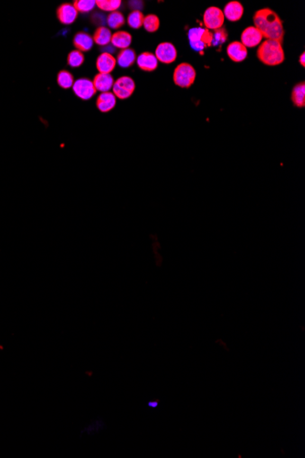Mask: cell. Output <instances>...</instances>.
<instances>
[{
	"label": "cell",
	"mask_w": 305,
	"mask_h": 458,
	"mask_svg": "<svg viewBox=\"0 0 305 458\" xmlns=\"http://www.w3.org/2000/svg\"><path fill=\"white\" fill-rule=\"evenodd\" d=\"M133 42L132 35L127 31L119 30L111 35V44L117 49H128Z\"/></svg>",
	"instance_id": "18"
},
{
	"label": "cell",
	"mask_w": 305,
	"mask_h": 458,
	"mask_svg": "<svg viewBox=\"0 0 305 458\" xmlns=\"http://www.w3.org/2000/svg\"><path fill=\"white\" fill-rule=\"evenodd\" d=\"M73 6L77 10L78 13H88L95 8L96 3L95 0H75L73 2Z\"/></svg>",
	"instance_id": "28"
},
{
	"label": "cell",
	"mask_w": 305,
	"mask_h": 458,
	"mask_svg": "<svg viewBox=\"0 0 305 458\" xmlns=\"http://www.w3.org/2000/svg\"><path fill=\"white\" fill-rule=\"evenodd\" d=\"M143 27L145 28L147 32L154 33L156 32L160 28L159 18L156 15L149 14L145 17Z\"/></svg>",
	"instance_id": "26"
},
{
	"label": "cell",
	"mask_w": 305,
	"mask_h": 458,
	"mask_svg": "<svg viewBox=\"0 0 305 458\" xmlns=\"http://www.w3.org/2000/svg\"><path fill=\"white\" fill-rule=\"evenodd\" d=\"M111 32L110 29L106 28L105 26H100L98 27L96 30L94 31V34L92 37L93 42L99 45V46H107L111 43Z\"/></svg>",
	"instance_id": "20"
},
{
	"label": "cell",
	"mask_w": 305,
	"mask_h": 458,
	"mask_svg": "<svg viewBox=\"0 0 305 458\" xmlns=\"http://www.w3.org/2000/svg\"><path fill=\"white\" fill-rule=\"evenodd\" d=\"M67 63H68L69 66H71L72 68H79L84 63V55L82 51L77 50V49L72 50L69 53Z\"/></svg>",
	"instance_id": "27"
},
{
	"label": "cell",
	"mask_w": 305,
	"mask_h": 458,
	"mask_svg": "<svg viewBox=\"0 0 305 458\" xmlns=\"http://www.w3.org/2000/svg\"><path fill=\"white\" fill-rule=\"evenodd\" d=\"M145 16L139 10H133L127 17V23L132 29H138L143 27Z\"/></svg>",
	"instance_id": "24"
},
{
	"label": "cell",
	"mask_w": 305,
	"mask_h": 458,
	"mask_svg": "<svg viewBox=\"0 0 305 458\" xmlns=\"http://www.w3.org/2000/svg\"><path fill=\"white\" fill-rule=\"evenodd\" d=\"M241 43L246 47V48H255L258 45L262 43L263 36L260 32V30L255 28L254 26L248 27L243 30L241 36Z\"/></svg>",
	"instance_id": "9"
},
{
	"label": "cell",
	"mask_w": 305,
	"mask_h": 458,
	"mask_svg": "<svg viewBox=\"0 0 305 458\" xmlns=\"http://www.w3.org/2000/svg\"><path fill=\"white\" fill-rule=\"evenodd\" d=\"M189 44L191 48L201 52L204 49L212 46L213 32L203 28H193L189 30L188 33Z\"/></svg>",
	"instance_id": "3"
},
{
	"label": "cell",
	"mask_w": 305,
	"mask_h": 458,
	"mask_svg": "<svg viewBox=\"0 0 305 458\" xmlns=\"http://www.w3.org/2000/svg\"><path fill=\"white\" fill-rule=\"evenodd\" d=\"M222 11L225 19L231 22H236L241 20L244 14V8L242 4L238 1H230L225 6Z\"/></svg>",
	"instance_id": "12"
},
{
	"label": "cell",
	"mask_w": 305,
	"mask_h": 458,
	"mask_svg": "<svg viewBox=\"0 0 305 458\" xmlns=\"http://www.w3.org/2000/svg\"><path fill=\"white\" fill-rule=\"evenodd\" d=\"M57 83H58V86L63 89H70V88H73L74 77L69 71L63 70L57 75Z\"/></svg>",
	"instance_id": "23"
},
{
	"label": "cell",
	"mask_w": 305,
	"mask_h": 458,
	"mask_svg": "<svg viewBox=\"0 0 305 458\" xmlns=\"http://www.w3.org/2000/svg\"><path fill=\"white\" fill-rule=\"evenodd\" d=\"M73 90L78 97L84 101L92 99L97 92L92 81L87 78L78 79L73 83Z\"/></svg>",
	"instance_id": "7"
},
{
	"label": "cell",
	"mask_w": 305,
	"mask_h": 458,
	"mask_svg": "<svg viewBox=\"0 0 305 458\" xmlns=\"http://www.w3.org/2000/svg\"><path fill=\"white\" fill-rule=\"evenodd\" d=\"M73 43L77 50H80L82 52H86L92 49L94 42H93V39L91 35L88 34L86 32H83V31H79L74 36Z\"/></svg>",
	"instance_id": "16"
},
{
	"label": "cell",
	"mask_w": 305,
	"mask_h": 458,
	"mask_svg": "<svg viewBox=\"0 0 305 458\" xmlns=\"http://www.w3.org/2000/svg\"><path fill=\"white\" fill-rule=\"evenodd\" d=\"M227 39H228V31L226 30V29L221 28V29L214 30L212 46H218V45L225 43Z\"/></svg>",
	"instance_id": "29"
},
{
	"label": "cell",
	"mask_w": 305,
	"mask_h": 458,
	"mask_svg": "<svg viewBox=\"0 0 305 458\" xmlns=\"http://www.w3.org/2000/svg\"><path fill=\"white\" fill-rule=\"evenodd\" d=\"M136 90V83L129 76H121L117 79L112 86V93L120 100L131 97Z\"/></svg>",
	"instance_id": "5"
},
{
	"label": "cell",
	"mask_w": 305,
	"mask_h": 458,
	"mask_svg": "<svg viewBox=\"0 0 305 458\" xmlns=\"http://www.w3.org/2000/svg\"><path fill=\"white\" fill-rule=\"evenodd\" d=\"M116 59L110 52H102L98 56L96 61V68L99 73L111 74L116 66Z\"/></svg>",
	"instance_id": "11"
},
{
	"label": "cell",
	"mask_w": 305,
	"mask_h": 458,
	"mask_svg": "<svg viewBox=\"0 0 305 458\" xmlns=\"http://www.w3.org/2000/svg\"><path fill=\"white\" fill-rule=\"evenodd\" d=\"M57 18L62 24H73L77 20L78 11L73 4L63 3L57 9Z\"/></svg>",
	"instance_id": "10"
},
{
	"label": "cell",
	"mask_w": 305,
	"mask_h": 458,
	"mask_svg": "<svg viewBox=\"0 0 305 458\" xmlns=\"http://www.w3.org/2000/svg\"><path fill=\"white\" fill-rule=\"evenodd\" d=\"M254 27L260 30L263 38L275 39L282 43L285 31L283 23L276 12L271 9L258 10L253 17Z\"/></svg>",
	"instance_id": "1"
},
{
	"label": "cell",
	"mask_w": 305,
	"mask_h": 458,
	"mask_svg": "<svg viewBox=\"0 0 305 458\" xmlns=\"http://www.w3.org/2000/svg\"><path fill=\"white\" fill-rule=\"evenodd\" d=\"M92 83L97 92L99 91L101 93H106L110 92V90L112 89L114 80L111 74L98 73L97 75L94 76Z\"/></svg>",
	"instance_id": "15"
},
{
	"label": "cell",
	"mask_w": 305,
	"mask_h": 458,
	"mask_svg": "<svg viewBox=\"0 0 305 458\" xmlns=\"http://www.w3.org/2000/svg\"><path fill=\"white\" fill-rule=\"evenodd\" d=\"M291 101L296 107L303 108L305 106V83H299L292 88Z\"/></svg>",
	"instance_id": "21"
},
{
	"label": "cell",
	"mask_w": 305,
	"mask_h": 458,
	"mask_svg": "<svg viewBox=\"0 0 305 458\" xmlns=\"http://www.w3.org/2000/svg\"><path fill=\"white\" fill-rule=\"evenodd\" d=\"M96 104L100 112H110L116 105V97L111 92L101 93L98 96Z\"/></svg>",
	"instance_id": "17"
},
{
	"label": "cell",
	"mask_w": 305,
	"mask_h": 458,
	"mask_svg": "<svg viewBox=\"0 0 305 458\" xmlns=\"http://www.w3.org/2000/svg\"><path fill=\"white\" fill-rule=\"evenodd\" d=\"M104 18H105V17H104L103 15L100 14V13H95V14L92 15V22H93L94 24H100L101 25V27H102V26L104 25V22L106 21V20H104Z\"/></svg>",
	"instance_id": "30"
},
{
	"label": "cell",
	"mask_w": 305,
	"mask_h": 458,
	"mask_svg": "<svg viewBox=\"0 0 305 458\" xmlns=\"http://www.w3.org/2000/svg\"><path fill=\"white\" fill-rule=\"evenodd\" d=\"M155 55L157 61L162 64H173L177 58V50L174 44L162 42L156 47Z\"/></svg>",
	"instance_id": "8"
},
{
	"label": "cell",
	"mask_w": 305,
	"mask_h": 458,
	"mask_svg": "<svg viewBox=\"0 0 305 458\" xmlns=\"http://www.w3.org/2000/svg\"><path fill=\"white\" fill-rule=\"evenodd\" d=\"M136 51L133 49H121L117 55L116 62L121 68H129L136 62Z\"/></svg>",
	"instance_id": "19"
},
{
	"label": "cell",
	"mask_w": 305,
	"mask_h": 458,
	"mask_svg": "<svg viewBox=\"0 0 305 458\" xmlns=\"http://www.w3.org/2000/svg\"><path fill=\"white\" fill-rule=\"evenodd\" d=\"M138 67L145 72H154L158 66V61L152 52H143L136 58Z\"/></svg>",
	"instance_id": "14"
},
{
	"label": "cell",
	"mask_w": 305,
	"mask_h": 458,
	"mask_svg": "<svg viewBox=\"0 0 305 458\" xmlns=\"http://www.w3.org/2000/svg\"><path fill=\"white\" fill-rule=\"evenodd\" d=\"M225 17L222 10L217 7H210L207 9L203 15V22L206 29L208 30H217L223 28Z\"/></svg>",
	"instance_id": "6"
},
{
	"label": "cell",
	"mask_w": 305,
	"mask_h": 458,
	"mask_svg": "<svg viewBox=\"0 0 305 458\" xmlns=\"http://www.w3.org/2000/svg\"><path fill=\"white\" fill-rule=\"evenodd\" d=\"M299 62H300V65H301V66H302V67H304V66H305V53H304V52H302V53H301V55H300V59H299Z\"/></svg>",
	"instance_id": "31"
},
{
	"label": "cell",
	"mask_w": 305,
	"mask_h": 458,
	"mask_svg": "<svg viewBox=\"0 0 305 458\" xmlns=\"http://www.w3.org/2000/svg\"><path fill=\"white\" fill-rule=\"evenodd\" d=\"M197 77V73L194 67L188 63H182L174 69L173 81L174 84L181 88H190Z\"/></svg>",
	"instance_id": "4"
},
{
	"label": "cell",
	"mask_w": 305,
	"mask_h": 458,
	"mask_svg": "<svg viewBox=\"0 0 305 458\" xmlns=\"http://www.w3.org/2000/svg\"><path fill=\"white\" fill-rule=\"evenodd\" d=\"M257 57L268 66H277L285 60L282 44L275 39H265L257 50Z\"/></svg>",
	"instance_id": "2"
},
{
	"label": "cell",
	"mask_w": 305,
	"mask_h": 458,
	"mask_svg": "<svg viewBox=\"0 0 305 458\" xmlns=\"http://www.w3.org/2000/svg\"><path fill=\"white\" fill-rule=\"evenodd\" d=\"M106 23L110 29H118L126 24L125 16L120 11H113L106 17Z\"/></svg>",
	"instance_id": "22"
},
{
	"label": "cell",
	"mask_w": 305,
	"mask_h": 458,
	"mask_svg": "<svg viewBox=\"0 0 305 458\" xmlns=\"http://www.w3.org/2000/svg\"><path fill=\"white\" fill-rule=\"evenodd\" d=\"M227 54L234 63H241L247 58L248 49L240 41H232L227 47Z\"/></svg>",
	"instance_id": "13"
},
{
	"label": "cell",
	"mask_w": 305,
	"mask_h": 458,
	"mask_svg": "<svg viewBox=\"0 0 305 458\" xmlns=\"http://www.w3.org/2000/svg\"><path fill=\"white\" fill-rule=\"evenodd\" d=\"M95 3L98 9L110 13L117 11L121 6V0H96Z\"/></svg>",
	"instance_id": "25"
}]
</instances>
